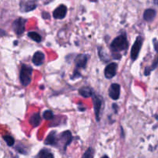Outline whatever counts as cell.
<instances>
[{
  "instance_id": "2e32d148",
  "label": "cell",
  "mask_w": 158,
  "mask_h": 158,
  "mask_svg": "<svg viewBox=\"0 0 158 158\" xmlns=\"http://www.w3.org/2000/svg\"><path fill=\"white\" fill-rule=\"evenodd\" d=\"M35 158H54V155L47 149H43L39 152Z\"/></svg>"
},
{
  "instance_id": "6da1fadb",
  "label": "cell",
  "mask_w": 158,
  "mask_h": 158,
  "mask_svg": "<svg viewBox=\"0 0 158 158\" xmlns=\"http://www.w3.org/2000/svg\"><path fill=\"white\" fill-rule=\"evenodd\" d=\"M127 39L125 35H120L114 39L110 44V49L113 52H120L127 49Z\"/></svg>"
},
{
  "instance_id": "7402d4cb",
  "label": "cell",
  "mask_w": 158,
  "mask_h": 158,
  "mask_svg": "<svg viewBox=\"0 0 158 158\" xmlns=\"http://www.w3.org/2000/svg\"><path fill=\"white\" fill-rule=\"evenodd\" d=\"M43 117L45 120H50L53 118V113H52L51 110H47L44 111V113H43Z\"/></svg>"
},
{
  "instance_id": "4fadbf2b",
  "label": "cell",
  "mask_w": 158,
  "mask_h": 158,
  "mask_svg": "<svg viewBox=\"0 0 158 158\" xmlns=\"http://www.w3.org/2000/svg\"><path fill=\"white\" fill-rule=\"evenodd\" d=\"M42 118L40 117V114L39 113H35V114H32V116L29 118V123L32 125V127H36L41 123Z\"/></svg>"
},
{
  "instance_id": "3957f363",
  "label": "cell",
  "mask_w": 158,
  "mask_h": 158,
  "mask_svg": "<svg viewBox=\"0 0 158 158\" xmlns=\"http://www.w3.org/2000/svg\"><path fill=\"white\" fill-rule=\"evenodd\" d=\"M88 61V56L86 55H79L76 60L75 69L73 71V75L72 79H75L77 77H80V69H84L86 66V63Z\"/></svg>"
},
{
  "instance_id": "5b68a950",
  "label": "cell",
  "mask_w": 158,
  "mask_h": 158,
  "mask_svg": "<svg viewBox=\"0 0 158 158\" xmlns=\"http://www.w3.org/2000/svg\"><path fill=\"white\" fill-rule=\"evenodd\" d=\"M142 43H143L142 38L140 36H138L137 38V40H136L134 44L133 45L132 49H131V60H132L133 61L137 60V57H138L139 52H140V49H141Z\"/></svg>"
},
{
  "instance_id": "52a82bcc",
  "label": "cell",
  "mask_w": 158,
  "mask_h": 158,
  "mask_svg": "<svg viewBox=\"0 0 158 158\" xmlns=\"http://www.w3.org/2000/svg\"><path fill=\"white\" fill-rule=\"evenodd\" d=\"M60 141V143H63V148L64 151H66V147L72 142V134L70 131H65L60 134V137L59 140L57 139V143ZM56 143V145H57Z\"/></svg>"
},
{
  "instance_id": "30bf717a",
  "label": "cell",
  "mask_w": 158,
  "mask_h": 158,
  "mask_svg": "<svg viewBox=\"0 0 158 158\" xmlns=\"http://www.w3.org/2000/svg\"><path fill=\"white\" fill-rule=\"evenodd\" d=\"M117 64L116 63H111L109 65L106 66V67L105 68L104 74L106 78L107 79H111L116 75V73H117Z\"/></svg>"
},
{
  "instance_id": "484cf974",
  "label": "cell",
  "mask_w": 158,
  "mask_h": 158,
  "mask_svg": "<svg viewBox=\"0 0 158 158\" xmlns=\"http://www.w3.org/2000/svg\"><path fill=\"white\" fill-rule=\"evenodd\" d=\"M52 0H45V2L46 3H49L50 2H52Z\"/></svg>"
},
{
  "instance_id": "7a4b0ae2",
  "label": "cell",
  "mask_w": 158,
  "mask_h": 158,
  "mask_svg": "<svg viewBox=\"0 0 158 158\" xmlns=\"http://www.w3.org/2000/svg\"><path fill=\"white\" fill-rule=\"evenodd\" d=\"M32 68L28 65L23 64L20 69V82L23 86H27L32 80Z\"/></svg>"
},
{
  "instance_id": "4316f807",
  "label": "cell",
  "mask_w": 158,
  "mask_h": 158,
  "mask_svg": "<svg viewBox=\"0 0 158 158\" xmlns=\"http://www.w3.org/2000/svg\"><path fill=\"white\" fill-rule=\"evenodd\" d=\"M101 158H109V157H108L107 155H104L103 157H102Z\"/></svg>"
},
{
  "instance_id": "cb8c5ba5",
  "label": "cell",
  "mask_w": 158,
  "mask_h": 158,
  "mask_svg": "<svg viewBox=\"0 0 158 158\" xmlns=\"http://www.w3.org/2000/svg\"><path fill=\"white\" fill-rule=\"evenodd\" d=\"M5 34H6V32H5V31L3 30V29H0V37L3 36V35H4Z\"/></svg>"
},
{
  "instance_id": "8fae6325",
  "label": "cell",
  "mask_w": 158,
  "mask_h": 158,
  "mask_svg": "<svg viewBox=\"0 0 158 158\" xmlns=\"http://www.w3.org/2000/svg\"><path fill=\"white\" fill-rule=\"evenodd\" d=\"M21 10L23 12H30L36 8V3L34 0H27L26 2H22L21 4Z\"/></svg>"
},
{
  "instance_id": "9c48e42d",
  "label": "cell",
  "mask_w": 158,
  "mask_h": 158,
  "mask_svg": "<svg viewBox=\"0 0 158 158\" xmlns=\"http://www.w3.org/2000/svg\"><path fill=\"white\" fill-rule=\"evenodd\" d=\"M66 12H67L66 6L64 5H60L53 11L52 15H53V18L56 19H63L66 16Z\"/></svg>"
},
{
  "instance_id": "d6986e66",
  "label": "cell",
  "mask_w": 158,
  "mask_h": 158,
  "mask_svg": "<svg viewBox=\"0 0 158 158\" xmlns=\"http://www.w3.org/2000/svg\"><path fill=\"white\" fill-rule=\"evenodd\" d=\"M94 150L92 148H89L84 154L82 156V158H94Z\"/></svg>"
},
{
  "instance_id": "44dd1931",
  "label": "cell",
  "mask_w": 158,
  "mask_h": 158,
  "mask_svg": "<svg viewBox=\"0 0 158 158\" xmlns=\"http://www.w3.org/2000/svg\"><path fill=\"white\" fill-rule=\"evenodd\" d=\"M157 62L155 61L154 63V64L152 65V66H149V67H146L145 68V71H144V75L145 76H148L150 73H151V71L154 70V69L157 68Z\"/></svg>"
},
{
  "instance_id": "d4e9b609",
  "label": "cell",
  "mask_w": 158,
  "mask_h": 158,
  "mask_svg": "<svg viewBox=\"0 0 158 158\" xmlns=\"http://www.w3.org/2000/svg\"><path fill=\"white\" fill-rule=\"evenodd\" d=\"M154 48H155V51H157V40L154 39Z\"/></svg>"
},
{
  "instance_id": "ba28073f",
  "label": "cell",
  "mask_w": 158,
  "mask_h": 158,
  "mask_svg": "<svg viewBox=\"0 0 158 158\" xmlns=\"http://www.w3.org/2000/svg\"><path fill=\"white\" fill-rule=\"evenodd\" d=\"M108 94L113 100H118L120 95V86L117 83H113L108 89Z\"/></svg>"
},
{
  "instance_id": "83f0119b",
  "label": "cell",
  "mask_w": 158,
  "mask_h": 158,
  "mask_svg": "<svg viewBox=\"0 0 158 158\" xmlns=\"http://www.w3.org/2000/svg\"><path fill=\"white\" fill-rule=\"evenodd\" d=\"M154 4L155 5L157 4V0H154Z\"/></svg>"
},
{
  "instance_id": "9a60e30c",
  "label": "cell",
  "mask_w": 158,
  "mask_h": 158,
  "mask_svg": "<svg viewBox=\"0 0 158 158\" xmlns=\"http://www.w3.org/2000/svg\"><path fill=\"white\" fill-rule=\"evenodd\" d=\"M156 16V11L153 9H146L143 13V19L147 22H152Z\"/></svg>"
},
{
  "instance_id": "277c9868",
  "label": "cell",
  "mask_w": 158,
  "mask_h": 158,
  "mask_svg": "<svg viewBox=\"0 0 158 158\" xmlns=\"http://www.w3.org/2000/svg\"><path fill=\"white\" fill-rule=\"evenodd\" d=\"M92 98L93 103H94V111H95L96 119H97V121H99V120H100V109H101L102 106V103H103V100L101 99V97H99L98 95H97V94H94V93H93Z\"/></svg>"
},
{
  "instance_id": "8992f818",
  "label": "cell",
  "mask_w": 158,
  "mask_h": 158,
  "mask_svg": "<svg viewBox=\"0 0 158 158\" xmlns=\"http://www.w3.org/2000/svg\"><path fill=\"white\" fill-rule=\"evenodd\" d=\"M25 26H26V19L19 18L12 23V29L17 35H22L25 31Z\"/></svg>"
},
{
  "instance_id": "7c38bea8",
  "label": "cell",
  "mask_w": 158,
  "mask_h": 158,
  "mask_svg": "<svg viewBox=\"0 0 158 158\" xmlns=\"http://www.w3.org/2000/svg\"><path fill=\"white\" fill-rule=\"evenodd\" d=\"M45 60V55L43 52H40V51H37L34 53L33 56H32V63L34 65L39 66H41Z\"/></svg>"
},
{
  "instance_id": "5bb4252c",
  "label": "cell",
  "mask_w": 158,
  "mask_h": 158,
  "mask_svg": "<svg viewBox=\"0 0 158 158\" xmlns=\"http://www.w3.org/2000/svg\"><path fill=\"white\" fill-rule=\"evenodd\" d=\"M57 137L56 132H51L45 140V144L51 145V146H56Z\"/></svg>"
},
{
  "instance_id": "ac0fdd59",
  "label": "cell",
  "mask_w": 158,
  "mask_h": 158,
  "mask_svg": "<svg viewBox=\"0 0 158 158\" xmlns=\"http://www.w3.org/2000/svg\"><path fill=\"white\" fill-rule=\"evenodd\" d=\"M28 36L30 39H32V40H34L35 42H36V43H40L42 40L41 35L35 32H29L28 33Z\"/></svg>"
},
{
  "instance_id": "e0dca14e",
  "label": "cell",
  "mask_w": 158,
  "mask_h": 158,
  "mask_svg": "<svg viewBox=\"0 0 158 158\" xmlns=\"http://www.w3.org/2000/svg\"><path fill=\"white\" fill-rule=\"evenodd\" d=\"M79 93H80V95L82 97H85V98H89V97H92L93 95V90L91 88L89 87H83L81 89H80L79 90Z\"/></svg>"
},
{
  "instance_id": "603a6c76",
  "label": "cell",
  "mask_w": 158,
  "mask_h": 158,
  "mask_svg": "<svg viewBox=\"0 0 158 158\" xmlns=\"http://www.w3.org/2000/svg\"><path fill=\"white\" fill-rule=\"evenodd\" d=\"M43 19H49V14L48 12H43Z\"/></svg>"
},
{
  "instance_id": "ffe728a7",
  "label": "cell",
  "mask_w": 158,
  "mask_h": 158,
  "mask_svg": "<svg viewBox=\"0 0 158 158\" xmlns=\"http://www.w3.org/2000/svg\"><path fill=\"white\" fill-rule=\"evenodd\" d=\"M3 139L6 141V143H7V145L9 147L13 146L14 143H15V140H14L13 137L10 135H5L3 136Z\"/></svg>"
}]
</instances>
